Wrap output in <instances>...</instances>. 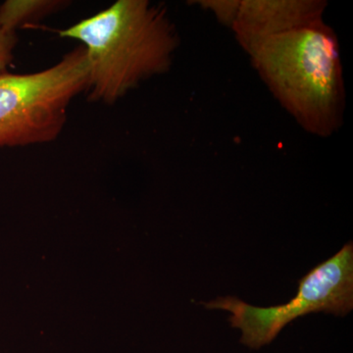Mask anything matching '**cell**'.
Here are the masks:
<instances>
[{"instance_id": "cell-6", "label": "cell", "mask_w": 353, "mask_h": 353, "mask_svg": "<svg viewBox=\"0 0 353 353\" xmlns=\"http://www.w3.org/2000/svg\"><path fill=\"white\" fill-rule=\"evenodd\" d=\"M64 3L57 0H7L0 6V29L16 32L18 28L55 12Z\"/></svg>"}, {"instance_id": "cell-4", "label": "cell", "mask_w": 353, "mask_h": 353, "mask_svg": "<svg viewBox=\"0 0 353 353\" xmlns=\"http://www.w3.org/2000/svg\"><path fill=\"white\" fill-rule=\"evenodd\" d=\"M206 308L229 311L233 328L241 331V343L259 350L269 345L289 323L310 313L348 314L353 308L352 241L299 281L296 297L285 304L257 307L234 296L202 303Z\"/></svg>"}, {"instance_id": "cell-7", "label": "cell", "mask_w": 353, "mask_h": 353, "mask_svg": "<svg viewBox=\"0 0 353 353\" xmlns=\"http://www.w3.org/2000/svg\"><path fill=\"white\" fill-rule=\"evenodd\" d=\"M241 0H201L199 6L214 14L216 19L231 28L236 20Z\"/></svg>"}, {"instance_id": "cell-2", "label": "cell", "mask_w": 353, "mask_h": 353, "mask_svg": "<svg viewBox=\"0 0 353 353\" xmlns=\"http://www.w3.org/2000/svg\"><path fill=\"white\" fill-rule=\"evenodd\" d=\"M245 51L275 99L306 132L340 129L345 90L338 38L325 22L259 39Z\"/></svg>"}, {"instance_id": "cell-8", "label": "cell", "mask_w": 353, "mask_h": 353, "mask_svg": "<svg viewBox=\"0 0 353 353\" xmlns=\"http://www.w3.org/2000/svg\"><path fill=\"white\" fill-rule=\"evenodd\" d=\"M17 41L16 32L0 29V75L6 73L7 66L12 62Z\"/></svg>"}, {"instance_id": "cell-1", "label": "cell", "mask_w": 353, "mask_h": 353, "mask_svg": "<svg viewBox=\"0 0 353 353\" xmlns=\"http://www.w3.org/2000/svg\"><path fill=\"white\" fill-rule=\"evenodd\" d=\"M60 36L83 43L88 99L108 104L146 79L166 73L179 46L166 10L148 0H118Z\"/></svg>"}, {"instance_id": "cell-5", "label": "cell", "mask_w": 353, "mask_h": 353, "mask_svg": "<svg viewBox=\"0 0 353 353\" xmlns=\"http://www.w3.org/2000/svg\"><path fill=\"white\" fill-rule=\"evenodd\" d=\"M324 0H241L232 25L245 50L254 41L324 22Z\"/></svg>"}, {"instance_id": "cell-3", "label": "cell", "mask_w": 353, "mask_h": 353, "mask_svg": "<svg viewBox=\"0 0 353 353\" xmlns=\"http://www.w3.org/2000/svg\"><path fill=\"white\" fill-rule=\"evenodd\" d=\"M88 66L83 46L58 63L32 74L0 75V148L54 141L67 121L70 104L87 92Z\"/></svg>"}]
</instances>
